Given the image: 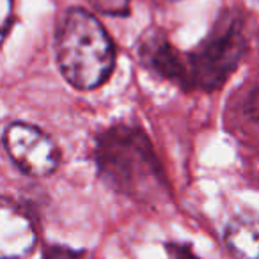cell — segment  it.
I'll use <instances>...</instances> for the list:
<instances>
[{
    "mask_svg": "<svg viewBox=\"0 0 259 259\" xmlns=\"http://www.w3.org/2000/svg\"><path fill=\"white\" fill-rule=\"evenodd\" d=\"M94 163L98 178L115 194L149 206L169 199V181L141 126L117 122L103 130L96 137Z\"/></svg>",
    "mask_w": 259,
    "mask_h": 259,
    "instance_id": "6da1fadb",
    "label": "cell"
},
{
    "mask_svg": "<svg viewBox=\"0 0 259 259\" xmlns=\"http://www.w3.org/2000/svg\"><path fill=\"white\" fill-rule=\"evenodd\" d=\"M55 59L64 80L78 91L101 87L115 66V47L105 27L83 9H69L55 32Z\"/></svg>",
    "mask_w": 259,
    "mask_h": 259,
    "instance_id": "7a4b0ae2",
    "label": "cell"
},
{
    "mask_svg": "<svg viewBox=\"0 0 259 259\" xmlns=\"http://www.w3.org/2000/svg\"><path fill=\"white\" fill-rule=\"evenodd\" d=\"M248 52L240 13L224 11L208 36L187 54V91L211 93L227 82Z\"/></svg>",
    "mask_w": 259,
    "mask_h": 259,
    "instance_id": "3957f363",
    "label": "cell"
},
{
    "mask_svg": "<svg viewBox=\"0 0 259 259\" xmlns=\"http://www.w3.org/2000/svg\"><path fill=\"white\" fill-rule=\"evenodd\" d=\"M4 149L13 165L32 178L54 174L61 165V149L37 126L15 121L4 130Z\"/></svg>",
    "mask_w": 259,
    "mask_h": 259,
    "instance_id": "277c9868",
    "label": "cell"
},
{
    "mask_svg": "<svg viewBox=\"0 0 259 259\" xmlns=\"http://www.w3.org/2000/svg\"><path fill=\"white\" fill-rule=\"evenodd\" d=\"M141 64L155 76L187 91V54H181L160 29H151L139 41Z\"/></svg>",
    "mask_w": 259,
    "mask_h": 259,
    "instance_id": "5b68a950",
    "label": "cell"
},
{
    "mask_svg": "<svg viewBox=\"0 0 259 259\" xmlns=\"http://www.w3.org/2000/svg\"><path fill=\"white\" fill-rule=\"evenodd\" d=\"M37 241L32 219L18 204L4 199L0 208V257L22 259Z\"/></svg>",
    "mask_w": 259,
    "mask_h": 259,
    "instance_id": "8992f818",
    "label": "cell"
},
{
    "mask_svg": "<svg viewBox=\"0 0 259 259\" xmlns=\"http://www.w3.org/2000/svg\"><path fill=\"white\" fill-rule=\"evenodd\" d=\"M224 245L233 259H259V211H240L226 224Z\"/></svg>",
    "mask_w": 259,
    "mask_h": 259,
    "instance_id": "52a82bcc",
    "label": "cell"
},
{
    "mask_svg": "<svg viewBox=\"0 0 259 259\" xmlns=\"http://www.w3.org/2000/svg\"><path fill=\"white\" fill-rule=\"evenodd\" d=\"M130 2L132 0H89L96 11L108 16H126L130 13Z\"/></svg>",
    "mask_w": 259,
    "mask_h": 259,
    "instance_id": "ba28073f",
    "label": "cell"
},
{
    "mask_svg": "<svg viewBox=\"0 0 259 259\" xmlns=\"http://www.w3.org/2000/svg\"><path fill=\"white\" fill-rule=\"evenodd\" d=\"M41 259H89V255L87 252L75 250V248L64 247V245H50L45 248Z\"/></svg>",
    "mask_w": 259,
    "mask_h": 259,
    "instance_id": "9c48e42d",
    "label": "cell"
},
{
    "mask_svg": "<svg viewBox=\"0 0 259 259\" xmlns=\"http://www.w3.org/2000/svg\"><path fill=\"white\" fill-rule=\"evenodd\" d=\"M167 259H201L194 252L190 243H180V241H170L165 245Z\"/></svg>",
    "mask_w": 259,
    "mask_h": 259,
    "instance_id": "30bf717a",
    "label": "cell"
},
{
    "mask_svg": "<svg viewBox=\"0 0 259 259\" xmlns=\"http://www.w3.org/2000/svg\"><path fill=\"white\" fill-rule=\"evenodd\" d=\"M2 2V36L4 39L8 37L9 29L13 23V8H15V0H0Z\"/></svg>",
    "mask_w": 259,
    "mask_h": 259,
    "instance_id": "8fae6325",
    "label": "cell"
}]
</instances>
